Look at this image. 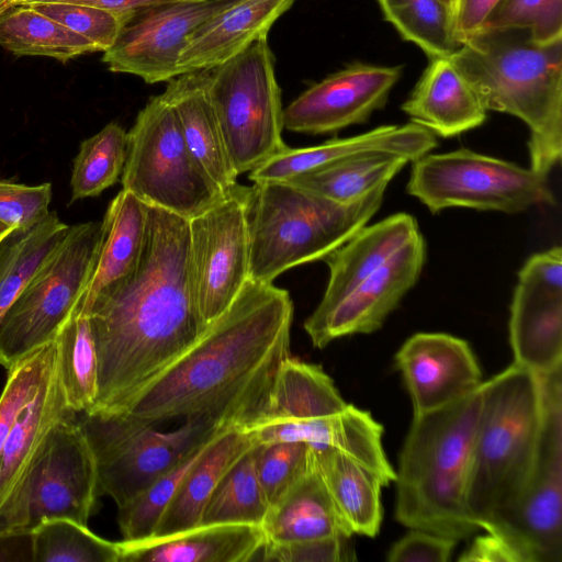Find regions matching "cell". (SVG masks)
<instances>
[{
  "label": "cell",
  "mask_w": 562,
  "mask_h": 562,
  "mask_svg": "<svg viewBox=\"0 0 562 562\" xmlns=\"http://www.w3.org/2000/svg\"><path fill=\"white\" fill-rule=\"evenodd\" d=\"M98 392L87 414L124 413L206 328L191 280L189 220L147 205L135 270L92 304Z\"/></svg>",
  "instance_id": "6da1fadb"
},
{
  "label": "cell",
  "mask_w": 562,
  "mask_h": 562,
  "mask_svg": "<svg viewBox=\"0 0 562 562\" xmlns=\"http://www.w3.org/2000/svg\"><path fill=\"white\" fill-rule=\"evenodd\" d=\"M293 313L286 290L248 279L228 308L124 413L153 425L203 417L221 428L250 430L291 356Z\"/></svg>",
  "instance_id": "7a4b0ae2"
},
{
  "label": "cell",
  "mask_w": 562,
  "mask_h": 562,
  "mask_svg": "<svg viewBox=\"0 0 562 562\" xmlns=\"http://www.w3.org/2000/svg\"><path fill=\"white\" fill-rule=\"evenodd\" d=\"M449 58L486 111L528 126L530 168L548 176L562 156V37L541 43L524 29H481Z\"/></svg>",
  "instance_id": "3957f363"
},
{
  "label": "cell",
  "mask_w": 562,
  "mask_h": 562,
  "mask_svg": "<svg viewBox=\"0 0 562 562\" xmlns=\"http://www.w3.org/2000/svg\"><path fill=\"white\" fill-rule=\"evenodd\" d=\"M482 384L447 406L413 416L394 480L395 518L403 526L457 541L480 529L467 493Z\"/></svg>",
  "instance_id": "277c9868"
},
{
  "label": "cell",
  "mask_w": 562,
  "mask_h": 562,
  "mask_svg": "<svg viewBox=\"0 0 562 562\" xmlns=\"http://www.w3.org/2000/svg\"><path fill=\"white\" fill-rule=\"evenodd\" d=\"M386 188L338 204L290 182L254 183L248 203L249 279L273 283L296 266L324 260L369 223Z\"/></svg>",
  "instance_id": "5b68a950"
},
{
  "label": "cell",
  "mask_w": 562,
  "mask_h": 562,
  "mask_svg": "<svg viewBox=\"0 0 562 562\" xmlns=\"http://www.w3.org/2000/svg\"><path fill=\"white\" fill-rule=\"evenodd\" d=\"M256 445L304 442L333 448L374 472L395 479L382 443L383 427L369 412L348 404L318 364L288 357L281 364L261 419L248 430Z\"/></svg>",
  "instance_id": "8992f818"
},
{
  "label": "cell",
  "mask_w": 562,
  "mask_h": 562,
  "mask_svg": "<svg viewBox=\"0 0 562 562\" xmlns=\"http://www.w3.org/2000/svg\"><path fill=\"white\" fill-rule=\"evenodd\" d=\"M540 425L537 374L513 362L483 381L467 493L480 529L520 495L535 461Z\"/></svg>",
  "instance_id": "52a82bcc"
},
{
  "label": "cell",
  "mask_w": 562,
  "mask_h": 562,
  "mask_svg": "<svg viewBox=\"0 0 562 562\" xmlns=\"http://www.w3.org/2000/svg\"><path fill=\"white\" fill-rule=\"evenodd\" d=\"M123 190L147 205L190 220L226 193L195 159L164 93L149 99L128 132Z\"/></svg>",
  "instance_id": "ba28073f"
},
{
  "label": "cell",
  "mask_w": 562,
  "mask_h": 562,
  "mask_svg": "<svg viewBox=\"0 0 562 562\" xmlns=\"http://www.w3.org/2000/svg\"><path fill=\"white\" fill-rule=\"evenodd\" d=\"M98 494L97 468L78 417L54 425L0 505V528L33 531L43 521L88 526Z\"/></svg>",
  "instance_id": "9c48e42d"
},
{
  "label": "cell",
  "mask_w": 562,
  "mask_h": 562,
  "mask_svg": "<svg viewBox=\"0 0 562 562\" xmlns=\"http://www.w3.org/2000/svg\"><path fill=\"white\" fill-rule=\"evenodd\" d=\"M170 431L127 413H80L78 422L92 450L99 496L124 505L191 454L221 428L207 418H188Z\"/></svg>",
  "instance_id": "30bf717a"
},
{
  "label": "cell",
  "mask_w": 562,
  "mask_h": 562,
  "mask_svg": "<svg viewBox=\"0 0 562 562\" xmlns=\"http://www.w3.org/2000/svg\"><path fill=\"white\" fill-rule=\"evenodd\" d=\"M102 222L68 232L0 322V366L9 370L52 342L83 294L97 262Z\"/></svg>",
  "instance_id": "8fae6325"
},
{
  "label": "cell",
  "mask_w": 562,
  "mask_h": 562,
  "mask_svg": "<svg viewBox=\"0 0 562 562\" xmlns=\"http://www.w3.org/2000/svg\"><path fill=\"white\" fill-rule=\"evenodd\" d=\"M207 90L237 176L288 147L268 37L209 70Z\"/></svg>",
  "instance_id": "7c38bea8"
},
{
  "label": "cell",
  "mask_w": 562,
  "mask_h": 562,
  "mask_svg": "<svg viewBox=\"0 0 562 562\" xmlns=\"http://www.w3.org/2000/svg\"><path fill=\"white\" fill-rule=\"evenodd\" d=\"M541 425L535 461L518 498L482 525L521 562H562V367L539 374Z\"/></svg>",
  "instance_id": "4fadbf2b"
},
{
  "label": "cell",
  "mask_w": 562,
  "mask_h": 562,
  "mask_svg": "<svg viewBox=\"0 0 562 562\" xmlns=\"http://www.w3.org/2000/svg\"><path fill=\"white\" fill-rule=\"evenodd\" d=\"M412 162L407 193L434 214L449 207L514 214L557 203L548 176L467 148Z\"/></svg>",
  "instance_id": "5bb4252c"
},
{
  "label": "cell",
  "mask_w": 562,
  "mask_h": 562,
  "mask_svg": "<svg viewBox=\"0 0 562 562\" xmlns=\"http://www.w3.org/2000/svg\"><path fill=\"white\" fill-rule=\"evenodd\" d=\"M250 190L237 184L189 220L192 288L205 327L228 308L249 279Z\"/></svg>",
  "instance_id": "9a60e30c"
},
{
  "label": "cell",
  "mask_w": 562,
  "mask_h": 562,
  "mask_svg": "<svg viewBox=\"0 0 562 562\" xmlns=\"http://www.w3.org/2000/svg\"><path fill=\"white\" fill-rule=\"evenodd\" d=\"M237 0L175 2L134 14L114 44L103 52L110 71L130 74L147 83L178 76V60L189 38Z\"/></svg>",
  "instance_id": "2e32d148"
},
{
  "label": "cell",
  "mask_w": 562,
  "mask_h": 562,
  "mask_svg": "<svg viewBox=\"0 0 562 562\" xmlns=\"http://www.w3.org/2000/svg\"><path fill=\"white\" fill-rule=\"evenodd\" d=\"M514 363L539 375L562 367V248L532 255L518 272L510 304Z\"/></svg>",
  "instance_id": "e0dca14e"
},
{
  "label": "cell",
  "mask_w": 562,
  "mask_h": 562,
  "mask_svg": "<svg viewBox=\"0 0 562 562\" xmlns=\"http://www.w3.org/2000/svg\"><path fill=\"white\" fill-rule=\"evenodd\" d=\"M401 75L402 66L349 64L296 97L283 110V128L315 135L362 124L385 105Z\"/></svg>",
  "instance_id": "ac0fdd59"
},
{
  "label": "cell",
  "mask_w": 562,
  "mask_h": 562,
  "mask_svg": "<svg viewBox=\"0 0 562 562\" xmlns=\"http://www.w3.org/2000/svg\"><path fill=\"white\" fill-rule=\"evenodd\" d=\"M425 260L426 243L420 233L336 306L305 319L303 326L312 345L323 349L335 339L380 329L416 284Z\"/></svg>",
  "instance_id": "d6986e66"
},
{
  "label": "cell",
  "mask_w": 562,
  "mask_h": 562,
  "mask_svg": "<svg viewBox=\"0 0 562 562\" xmlns=\"http://www.w3.org/2000/svg\"><path fill=\"white\" fill-rule=\"evenodd\" d=\"M413 416L447 406L477 389L482 371L468 341L445 333H417L395 355Z\"/></svg>",
  "instance_id": "ffe728a7"
},
{
  "label": "cell",
  "mask_w": 562,
  "mask_h": 562,
  "mask_svg": "<svg viewBox=\"0 0 562 562\" xmlns=\"http://www.w3.org/2000/svg\"><path fill=\"white\" fill-rule=\"evenodd\" d=\"M436 135L413 122L382 125L369 132L333 138L323 144L286 147L249 172L254 183L285 182L340 159L369 151H390L407 157L411 162L437 147Z\"/></svg>",
  "instance_id": "44dd1931"
},
{
  "label": "cell",
  "mask_w": 562,
  "mask_h": 562,
  "mask_svg": "<svg viewBox=\"0 0 562 562\" xmlns=\"http://www.w3.org/2000/svg\"><path fill=\"white\" fill-rule=\"evenodd\" d=\"M296 0H237L204 23L181 50L178 76L211 70L254 42L268 37L273 23Z\"/></svg>",
  "instance_id": "7402d4cb"
},
{
  "label": "cell",
  "mask_w": 562,
  "mask_h": 562,
  "mask_svg": "<svg viewBox=\"0 0 562 562\" xmlns=\"http://www.w3.org/2000/svg\"><path fill=\"white\" fill-rule=\"evenodd\" d=\"M411 122L443 138L481 126L487 111L449 57H432L401 106Z\"/></svg>",
  "instance_id": "603a6c76"
},
{
  "label": "cell",
  "mask_w": 562,
  "mask_h": 562,
  "mask_svg": "<svg viewBox=\"0 0 562 562\" xmlns=\"http://www.w3.org/2000/svg\"><path fill=\"white\" fill-rule=\"evenodd\" d=\"M419 234L416 218L403 212L363 226L325 257L329 279L324 295L312 314L321 315L331 310Z\"/></svg>",
  "instance_id": "cb8c5ba5"
},
{
  "label": "cell",
  "mask_w": 562,
  "mask_h": 562,
  "mask_svg": "<svg viewBox=\"0 0 562 562\" xmlns=\"http://www.w3.org/2000/svg\"><path fill=\"white\" fill-rule=\"evenodd\" d=\"M265 541L259 526L200 525L164 538L122 540L121 562H250Z\"/></svg>",
  "instance_id": "d4e9b609"
},
{
  "label": "cell",
  "mask_w": 562,
  "mask_h": 562,
  "mask_svg": "<svg viewBox=\"0 0 562 562\" xmlns=\"http://www.w3.org/2000/svg\"><path fill=\"white\" fill-rule=\"evenodd\" d=\"M146 224L147 204L122 189L110 202L102 220L103 236L94 270L74 311L88 315L94 302L116 289L135 270L143 251Z\"/></svg>",
  "instance_id": "484cf974"
},
{
  "label": "cell",
  "mask_w": 562,
  "mask_h": 562,
  "mask_svg": "<svg viewBox=\"0 0 562 562\" xmlns=\"http://www.w3.org/2000/svg\"><path fill=\"white\" fill-rule=\"evenodd\" d=\"M209 70L181 74L162 92L172 105L186 143L207 175L224 193L234 189L232 166L222 130L207 90Z\"/></svg>",
  "instance_id": "4316f807"
},
{
  "label": "cell",
  "mask_w": 562,
  "mask_h": 562,
  "mask_svg": "<svg viewBox=\"0 0 562 562\" xmlns=\"http://www.w3.org/2000/svg\"><path fill=\"white\" fill-rule=\"evenodd\" d=\"M254 445L256 442L248 430H220L184 474L151 538H164L200 526L214 488L235 461Z\"/></svg>",
  "instance_id": "83f0119b"
},
{
  "label": "cell",
  "mask_w": 562,
  "mask_h": 562,
  "mask_svg": "<svg viewBox=\"0 0 562 562\" xmlns=\"http://www.w3.org/2000/svg\"><path fill=\"white\" fill-rule=\"evenodd\" d=\"M312 454L314 467L351 535L375 537L383 519L384 485L380 477L339 450L312 449Z\"/></svg>",
  "instance_id": "f1b7e54d"
},
{
  "label": "cell",
  "mask_w": 562,
  "mask_h": 562,
  "mask_svg": "<svg viewBox=\"0 0 562 562\" xmlns=\"http://www.w3.org/2000/svg\"><path fill=\"white\" fill-rule=\"evenodd\" d=\"M261 528L270 542L352 537L314 467L313 454L310 470L270 507Z\"/></svg>",
  "instance_id": "f546056e"
},
{
  "label": "cell",
  "mask_w": 562,
  "mask_h": 562,
  "mask_svg": "<svg viewBox=\"0 0 562 562\" xmlns=\"http://www.w3.org/2000/svg\"><path fill=\"white\" fill-rule=\"evenodd\" d=\"M77 417L68 405L55 368L16 417L0 458V505L29 460L57 423Z\"/></svg>",
  "instance_id": "4dcf8cb0"
},
{
  "label": "cell",
  "mask_w": 562,
  "mask_h": 562,
  "mask_svg": "<svg viewBox=\"0 0 562 562\" xmlns=\"http://www.w3.org/2000/svg\"><path fill=\"white\" fill-rule=\"evenodd\" d=\"M411 160L390 151L358 154L289 181L301 189L338 204L357 202L376 188L387 186Z\"/></svg>",
  "instance_id": "1f68e13d"
},
{
  "label": "cell",
  "mask_w": 562,
  "mask_h": 562,
  "mask_svg": "<svg viewBox=\"0 0 562 562\" xmlns=\"http://www.w3.org/2000/svg\"><path fill=\"white\" fill-rule=\"evenodd\" d=\"M68 228L55 211H49L33 227L14 229L0 243V322Z\"/></svg>",
  "instance_id": "d6a6232c"
},
{
  "label": "cell",
  "mask_w": 562,
  "mask_h": 562,
  "mask_svg": "<svg viewBox=\"0 0 562 562\" xmlns=\"http://www.w3.org/2000/svg\"><path fill=\"white\" fill-rule=\"evenodd\" d=\"M56 371L68 405L89 412L98 392V357L89 316L71 311L55 339Z\"/></svg>",
  "instance_id": "836d02e7"
},
{
  "label": "cell",
  "mask_w": 562,
  "mask_h": 562,
  "mask_svg": "<svg viewBox=\"0 0 562 562\" xmlns=\"http://www.w3.org/2000/svg\"><path fill=\"white\" fill-rule=\"evenodd\" d=\"M0 45L19 56H48L64 63L99 52L88 38L26 4L0 15Z\"/></svg>",
  "instance_id": "e575fe53"
},
{
  "label": "cell",
  "mask_w": 562,
  "mask_h": 562,
  "mask_svg": "<svg viewBox=\"0 0 562 562\" xmlns=\"http://www.w3.org/2000/svg\"><path fill=\"white\" fill-rule=\"evenodd\" d=\"M255 446L221 479L204 508L201 525H263L270 505L257 474Z\"/></svg>",
  "instance_id": "d590c367"
},
{
  "label": "cell",
  "mask_w": 562,
  "mask_h": 562,
  "mask_svg": "<svg viewBox=\"0 0 562 562\" xmlns=\"http://www.w3.org/2000/svg\"><path fill=\"white\" fill-rule=\"evenodd\" d=\"M384 19L428 58L449 57L461 45L453 10L441 0H378Z\"/></svg>",
  "instance_id": "8d00e7d4"
},
{
  "label": "cell",
  "mask_w": 562,
  "mask_h": 562,
  "mask_svg": "<svg viewBox=\"0 0 562 562\" xmlns=\"http://www.w3.org/2000/svg\"><path fill=\"white\" fill-rule=\"evenodd\" d=\"M128 148V132L111 122L80 143L74 159L71 200L93 198L117 182L122 176Z\"/></svg>",
  "instance_id": "74e56055"
},
{
  "label": "cell",
  "mask_w": 562,
  "mask_h": 562,
  "mask_svg": "<svg viewBox=\"0 0 562 562\" xmlns=\"http://www.w3.org/2000/svg\"><path fill=\"white\" fill-rule=\"evenodd\" d=\"M122 544L69 519L43 521L33 530L34 562H121Z\"/></svg>",
  "instance_id": "f35d334b"
},
{
  "label": "cell",
  "mask_w": 562,
  "mask_h": 562,
  "mask_svg": "<svg viewBox=\"0 0 562 562\" xmlns=\"http://www.w3.org/2000/svg\"><path fill=\"white\" fill-rule=\"evenodd\" d=\"M210 440L157 477L131 501L117 507V524L123 541L138 542L154 536L160 517L173 497L178 485Z\"/></svg>",
  "instance_id": "ab89813d"
},
{
  "label": "cell",
  "mask_w": 562,
  "mask_h": 562,
  "mask_svg": "<svg viewBox=\"0 0 562 562\" xmlns=\"http://www.w3.org/2000/svg\"><path fill=\"white\" fill-rule=\"evenodd\" d=\"M55 360L53 340L7 370V381L0 395V458L16 417L49 378Z\"/></svg>",
  "instance_id": "60d3db41"
},
{
  "label": "cell",
  "mask_w": 562,
  "mask_h": 562,
  "mask_svg": "<svg viewBox=\"0 0 562 562\" xmlns=\"http://www.w3.org/2000/svg\"><path fill=\"white\" fill-rule=\"evenodd\" d=\"M26 5L88 38L99 52H105L114 44L135 14L66 2H32Z\"/></svg>",
  "instance_id": "b9f144b4"
},
{
  "label": "cell",
  "mask_w": 562,
  "mask_h": 562,
  "mask_svg": "<svg viewBox=\"0 0 562 562\" xmlns=\"http://www.w3.org/2000/svg\"><path fill=\"white\" fill-rule=\"evenodd\" d=\"M256 470L267 501L274 505L312 467V449L304 442L255 446Z\"/></svg>",
  "instance_id": "7bdbcfd3"
},
{
  "label": "cell",
  "mask_w": 562,
  "mask_h": 562,
  "mask_svg": "<svg viewBox=\"0 0 562 562\" xmlns=\"http://www.w3.org/2000/svg\"><path fill=\"white\" fill-rule=\"evenodd\" d=\"M481 29H524L541 43L561 38L562 0H498Z\"/></svg>",
  "instance_id": "ee69618b"
},
{
  "label": "cell",
  "mask_w": 562,
  "mask_h": 562,
  "mask_svg": "<svg viewBox=\"0 0 562 562\" xmlns=\"http://www.w3.org/2000/svg\"><path fill=\"white\" fill-rule=\"evenodd\" d=\"M52 183L26 186L0 180V222L26 231L49 213Z\"/></svg>",
  "instance_id": "f6af8a7d"
},
{
  "label": "cell",
  "mask_w": 562,
  "mask_h": 562,
  "mask_svg": "<svg viewBox=\"0 0 562 562\" xmlns=\"http://www.w3.org/2000/svg\"><path fill=\"white\" fill-rule=\"evenodd\" d=\"M331 536L290 542L265 541L256 561L266 562H341L356 560L347 541Z\"/></svg>",
  "instance_id": "bcb514c9"
},
{
  "label": "cell",
  "mask_w": 562,
  "mask_h": 562,
  "mask_svg": "<svg viewBox=\"0 0 562 562\" xmlns=\"http://www.w3.org/2000/svg\"><path fill=\"white\" fill-rule=\"evenodd\" d=\"M457 540L423 529H411L389 550L390 562H447Z\"/></svg>",
  "instance_id": "7dc6e473"
},
{
  "label": "cell",
  "mask_w": 562,
  "mask_h": 562,
  "mask_svg": "<svg viewBox=\"0 0 562 562\" xmlns=\"http://www.w3.org/2000/svg\"><path fill=\"white\" fill-rule=\"evenodd\" d=\"M461 562H521L516 551L499 536L486 531L476 537L459 558Z\"/></svg>",
  "instance_id": "c3c4849f"
},
{
  "label": "cell",
  "mask_w": 562,
  "mask_h": 562,
  "mask_svg": "<svg viewBox=\"0 0 562 562\" xmlns=\"http://www.w3.org/2000/svg\"><path fill=\"white\" fill-rule=\"evenodd\" d=\"M498 0H454L453 21L457 37L462 42L479 31Z\"/></svg>",
  "instance_id": "681fc988"
},
{
  "label": "cell",
  "mask_w": 562,
  "mask_h": 562,
  "mask_svg": "<svg viewBox=\"0 0 562 562\" xmlns=\"http://www.w3.org/2000/svg\"><path fill=\"white\" fill-rule=\"evenodd\" d=\"M0 562H34L33 531L0 528Z\"/></svg>",
  "instance_id": "f907efd6"
},
{
  "label": "cell",
  "mask_w": 562,
  "mask_h": 562,
  "mask_svg": "<svg viewBox=\"0 0 562 562\" xmlns=\"http://www.w3.org/2000/svg\"><path fill=\"white\" fill-rule=\"evenodd\" d=\"M202 1V0H23L20 5L32 2H66L90 5L110 11L137 13L154 7L175 2Z\"/></svg>",
  "instance_id": "816d5d0a"
},
{
  "label": "cell",
  "mask_w": 562,
  "mask_h": 562,
  "mask_svg": "<svg viewBox=\"0 0 562 562\" xmlns=\"http://www.w3.org/2000/svg\"><path fill=\"white\" fill-rule=\"evenodd\" d=\"M23 0H0V15L5 11L19 7Z\"/></svg>",
  "instance_id": "f5cc1de1"
},
{
  "label": "cell",
  "mask_w": 562,
  "mask_h": 562,
  "mask_svg": "<svg viewBox=\"0 0 562 562\" xmlns=\"http://www.w3.org/2000/svg\"><path fill=\"white\" fill-rule=\"evenodd\" d=\"M13 231L14 228L0 222V243Z\"/></svg>",
  "instance_id": "db71d44e"
},
{
  "label": "cell",
  "mask_w": 562,
  "mask_h": 562,
  "mask_svg": "<svg viewBox=\"0 0 562 562\" xmlns=\"http://www.w3.org/2000/svg\"><path fill=\"white\" fill-rule=\"evenodd\" d=\"M441 1H443L445 3H447L448 5H450V7L452 8V10H453V1H454V0H441Z\"/></svg>",
  "instance_id": "11a10c76"
}]
</instances>
